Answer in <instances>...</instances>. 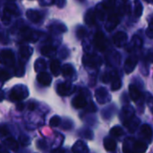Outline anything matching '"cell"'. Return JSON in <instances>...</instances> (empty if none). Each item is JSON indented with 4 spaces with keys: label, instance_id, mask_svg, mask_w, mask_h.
Here are the masks:
<instances>
[{
    "label": "cell",
    "instance_id": "44",
    "mask_svg": "<svg viewBox=\"0 0 153 153\" xmlns=\"http://www.w3.org/2000/svg\"><path fill=\"white\" fill-rule=\"evenodd\" d=\"M37 145H38V148L40 149V150H45V149L47 148V143H46V141H44V140H39V141H38Z\"/></svg>",
    "mask_w": 153,
    "mask_h": 153
},
{
    "label": "cell",
    "instance_id": "42",
    "mask_svg": "<svg viewBox=\"0 0 153 153\" xmlns=\"http://www.w3.org/2000/svg\"><path fill=\"white\" fill-rule=\"evenodd\" d=\"M146 35L151 38V39H153V21L151 22V24L149 25V27L147 28L146 30Z\"/></svg>",
    "mask_w": 153,
    "mask_h": 153
},
{
    "label": "cell",
    "instance_id": "37",
    "mask_svg": "<svg viewBox=\"0 0 153 153\" xmlns=\"http://www.w3.org/2000/svg\"><path fill=\"white\" fill-rule=\"evenodd\" d=\"M86 34H87V30H86V29L84 28V27H82V26H80L78 29H77V30H76V36H77V38L78 39H83L85 36H86Z\"/></svg>",
    "mask_w": 153,
    "mask_h": 153
},
{
    "label": "cell",
    "instance_id": "32",
    "mask_svg": "<svg viewBox=\"0 0 153 153\" xmlns=\"http://www.w3.org/2000/svg\"><path fill=\"white\" fill-rule=\"evenodd\" d=\"M139 124H140V120H139L138 118H136L135 117H134V118H133L126 126L128 128V130H129L131 133H134V132L137 129Z\"/></svg>",
    "mask_w": 153,
    "mask_h": 153
},
{
    "label": "cell",
    "instance_id": "28",
    "mask_svg": "<svg viewBox=\"0 0 153 153\" xmlns=\"http://www.w3.org/2000/svg\"><path fill=\"white\" fill-rule=\"evenodd\" d=\"M106 13H107V9L105 8V6H104L103 4H100L97 5L95 14H96V17H98L100 21H103L104 20L105 15H106Z\"/></svg>",
    "mask_w": 153,
    "mask_h": 153
},
{
    "label": "cell",
    "instance_id": "35",
    "mask_svg": "<svg viewBox=\"0 0 153 153\" xmlns=\"http://www.w3.org/2000/svg\"><path fill=\"white\" fill-rule=\"evenodd\" d=\"M50 29H51V30H52V31H54V32H57V33L65 32V31L67 30V28H66L64 24H62V23H60V24H56V25H53Z\"/></svg>",
    "mask_w": 153,
    "mask_h": 153
},
{
    "label": "cell",
    "instance_id": "40",
    "mask_svg": "<svg viewBox=\"0 0 153 153\" xmlns=\"http://www.w3.org/2000/svg\"><path fill=\"white\" fill-rule=\"evenodd\" d=\"M8 79H10V74L4 70H0V82H4Z\"/></svg>",
    "mask_w": 153,
    "mask_h": 153
},
{
    "label": "cell",
    "instance_id": "36",
    "mask_svg": "<svg viewBox=\"0 0 153 153\" xmlns=\"http://www.w3.org/2000/svg\"><path fill=\"white\" fill-rule=\"evenodd\" d=\"M116 75V73L115 72H109V73H105L103 75H102V77H101V80H102V82H105V83H108V82H109L112 79H113V77Z\"/></svg>",
    "mask_w": 153,
    "mask_h": 153
},
{
    "label": "cell",
    "instance_id": "49",
    "mask_svg": "<svg viewBox=\"0 0 153 153\" xmlns=\"http://www.w3.org/2000/svg\"><path fill=\"white\" fill-rule=\"evenodd\" d=\"M16 108H17V110L22 111V110L24 108V104H23V103H22V102L17 103V104H16Z\"/></svg>",
    "mask_w": 153,
    "mask_h": 153
},
{
    "label": "cell",
    "instance_id": "51",
    "mask_svg": "<svg viewBox=\"0 0 153 153\" xmlns=\"http://www.w3.org/2000/svg\"><path fill=\"white\" fill-rule=\"evenodd\" d=\"M4 99V93L2 90H0V101H2Z\"/></svg>",
    "mask_w": 153,
    "mask_h": 153
},
{
    "label": "cell",
    "instance_id": "52",
    "mask_svg": "<svg viewBox=\"0 0 153 153\" xmlns=\"http://www.w3.org/2000/svg\"><path fill=\"white\" fill-rule=\"evenodd\" d=\"M145 1H147L149 3H153V0H145Z\"/></svg>",
    "mask_w": 153,
    "mask_h": 153
},
{
    "label": "cell",
    "instance_id": "48",
    "mask_svg": "<svg viewBox=\"0 0 153 153\" xmlns=\"http://www.w3.org/2000/svg\"><path fill=\"white\" fill-rule=\"evenodd\" d=\"M55 1H56V5L59 8H63L65 5V4H66V0H55Z\"/></svg>",
    "mask_w": 153,
    "mask_h": 153
},
{
    "label": "cell",
    "instance_id": "39",
    "mask_svg": "<svg viewBox=\"0 0 153 153\" xmlns=\"http://www.w3.org/2000/svg\"><path fill=\"white\" fill-rule=\"evenodd\" d=\"M19 143H21L22 146H27L29 143H30V139L29 137L25 136V135H21L20 138H19Z\"/></svg>",
    "mask_w": 153,
    "mask_h": 153
},
{
    "label": "cell",
    "instance_id": "1",
    "mask_svg": "<svg viewBox=\"0 0 153 153\" xmlns=\"http://www.w3.org/2000/svg\"><path fill=\"white\" fill-rule=\"evenodd\" d=\"M148 149V144L143 141H136L134 138H127L124 143V151L126 152H145Z\"/></svg>",
    "mask_w": 153,
    "mask_h": 153
},
{
    "label": "cell",
    "instance_id": "3",
    "mask_svg": "<svg viewBox=\"0 0 153 153\" xmlns=\"http://www.w3.org/2000/svg\"><path fill=\"white\" fill-rule=\"evenodd\" d=\"M82 63L86 67L89 68H97L99 67L101 63H102V59L94 54H86L83 56L82 57Z\"/></svg>",
    "mask_w": 153,
    "mask_h": 153
},
{
    "label": "cell",
    "instance_id": "7",
    "mask_svg": "<svg viewBox=\"0 0 153 153\" xmlns=\"http://www.w3.org/2000/svg\"><path fill=\"white\" fill-rule=\"evenodd\" d=\"M56 91L60 96H63V97L69 96L74 93V86L70 82H60L56 87Z\"/></svg>",
    "mask_w": 153,
    "mask_h": 153
},
{
    "label": "cell",
    "instance_id": "19",
    "mask_svg": "<svg viewBox=\"0 0 153 153\" xmlns=\"http://www.w3.org/2000/svg\"><path fill=\"white\" fill-rule=\"evenodd\" d=\"M4 13L10 15V16L11 15H13V16H19L20 15V11H19L18 7L13 3L6 4L5 6H4Z\"/></svg>",
    "mask_w": 153,
    "mask_h": 153
},
{
    "label": "cell",
    "instance_id": "24",
    "mask_svg": "<svg viewBox=\"0 0 153 153\" xmlns=\"http://www.w3.org/2000/svg\"><path fill=\"white\" fill-rule=\"evenodd\" d=\"M61 65H60V62L59 60H52L51 63H50V70H51V73L55 75V76H58L60 74V72H61Z\"/></svg>",
    "mask_w": 153,
    "mask_h": 153
},
{
    "label": "cell",
    "instance_id": "26",
    "mask_svg": "<svg viewBox=\"0 0 153 153\" xmlns=\"http://www.w3.org/2000/svg\"><path fill=\"white\" fill-rule=\"evenodd\" d=\"M4 144L5 145V147L13 152H16L18 150V143L13 139V138H7L6 140H4Z\"/></svg>",
    "mask_w": 153,
    "mask_h": 153
},
{
    "label": "cell",
    "instance_id": "16",
    "mask_svg": "<svg viewBox=\"0 0 153 153\" xmlns=\"http://www.w3.org/2000/svg\"><path fill=\"white\" fill-rule=\"evenodd\" d=\"M26 15H27L28 19L34 23L40 22L42 20V14L39 11H36V10H32V9L28 10L26 12Z\"/></svg>",
    "mask_w": 153,
    "mask_h": 153
},
{
    "label": "cell",
    "instance_id": "31",
    "mask_svg": "<svg viewBox=\"0 0 153 153\" xmlns=\"http://www.w3.org/2000/svg\"><path fill=\"white\" fill-rule=\"evenodd\" d=\"M14 74L16 76L20 77V76H23L24 74H25V65H24V63L23 62H19L16 65H15V68H14Z\"/></svg>",
    "mask_w": 153,
    "mask_h": 153
},
{
    "label": "cell",
    "instance_id": "43",
    "mask_svg": "<svg viewBox=\"0 0 153 153\" xmlns=\"http://www.w3.org/2000/svg\"><path fill=\"white\" fill-rule=\"evenodd\" d=\"M82 133H83V136H84L86 139H89V140H92V139H93V136H94V135H93V133H92L91 130H88V129H87V130H84Z\"/></svg>",
    "mask_w": 153,
    "mask_h": 153
},
{
    "label": "cell",
    "instance_id": "21",
    "mask_svg": "<svg viewBox=\"0 0 153 153\" xmlns=\"http://www.w3.org/2000/svg\"><path fill=\"white\" fill-rule=\"evenodd\" d=\"M104 148L107 152H115L117 149V143L111 137H106L104 139Z\"/></svg>",
    "mask_w": 153,
    "mask_h": 153
},
{
    "label": "cell",
    "instance_id": "18",
    "mask_svg": "<svg viewBox=\"0 0 153 153\" xmlns=\"http://www.w3.org/2000/svg\"><path fill=\"white\" fill-rule=\"evenodd\" d=\"M141 135L144 140H147L149 143L152 142V129L149 125H143L141 127Z\"/></svg>",
    "mask_w": 153,
    "mask_h": 153
},
{
    "label": "cell",
    "instance_id": "9",
    "mask_svg": "<svg viewBox=\"0 0 153 153\" xmlns=\"http://www.w3.org/2000/svg\"><path fill=\"white\" fill-rule=\"evenodd\" d=\"M94 45L100 51H105L107 48V39L101 31H98L94 36Z\"/></svg>",
    "mask_w": 153,
    "mask_h": 153
},
{
    "label": "cell",
    "instance_id": "30",
    "mask_svg": "<svg viewBox=\"0 0 153 153\" xmlns=\"http://www.w3.org/2000/svg\"><path fill=\"white\" fill-rule=\"evenodd\" d=\"M143 6L139 0H134V14L135 17H140L143 14Z\"/></svg>",
    "mask_w": 153,
    "mask_h": 153
},
{
    "label": "cell",
    "instance_id": "29",
    "mask_svg": "<svg viewBox=\"0 0 153 153\" xmlns=\"http://www.w3.org/2000/svg\"><path fill=\"white\" fill-rule=\"evenodd\" d=\"M47 68V63L44 59L39 58L36 60L35 64H34V69L37 73H40L45 71Z\"/></svg>",
    "mask_w": 153,
    "mask_h": 153
},
{
    "label": "cell",
    "instance_id": "2",
    "mask_svg": "<svg viewBox=\"0 0 153 153\" xmlns=\"http://www.w3.org/2000/svg\"><path fill=\"white\" fill-rule=\"evenodd\" d=\"M28 95H29V91L26 86L16 85L11 90L9 93V99L12 101H21L26 99Z\"/></svg>",
    "mask_w": 153,
    "mask_h": 153
},
{
    "label": "cell",
    "instance_id": "13",
    "mask_svg": "<svg viewBox=\"0 0 153 153\" xmlns=\"http://www.w3.org/2000/svg\"><path fill=\"white\" fill-rule=\"evenodd\" d=\"M137 62H138V60L135 56H131L127 57L125 62V66H124L126 74H131L134 70V68L137 65Z\"/></svg>",
    "mask_w": 153,
    "mask_h": 153
},
{
    "label": "cell",
    "instance_id": "12",
    "mask_svg": "<svg viewBox=\"0 0 153 153\" xmlns=\"http://www.w3.org/2000/svg\"><path fill=\"white\" fill-rule=\"evenodd\" d=\"M120 22V15L117 14V13H113L111 14L108 19L107 20V22H106V30H113L119 23Z\"/></svg>",
    "mask_w": 153,
    "mask_h": 153
},
{
    "label": "cell",
    "instance_id": "6",
    "mask_svg": "<svg viewBox=\"0 0 153 153\" xmlns=\"http://www.w3.org/2000/svg\"><path fill=\"white\" fill-rule=\"evenodd\" d=\"M95 97H96V100L100 104H106V103L110 102V100H111V96H110L109 92L104 87H100L96 90Z\"/></svg>",
    "mask_w": 153,
    "mask_h": 153
},
{
    "label": "cell",
    "instance_id": "33",
    "mask_svg": "<svg viewBox=\"0 0 153 153\" xmlns=\"http://www.w3.org/2000/svg\"><path fill=\"white\" fill-rule=\"evenodd\" d=\"M121 87H122L121 79L118 76L115 75L113 77V79L111 80V89H112V91H118Z\"/></svg>",
    "mask_w": 153,
    "mask_h": 153
},
{
    "label": "cell",
    "instance_id": "38",
    "mask_svg": "<svg viewBox=\"0 0 153 153\" xmlns=\"http://www.w3.org/2000/svg\"><path fill=\"white\" fill-rule=\"evenodd\" d=\"M60 123H61V119H60V117H57V116L53 117L50 119V121H49V125H50V126H52V127H56V126H58L60 125Z\"/></svg>",
    "mask_w": 153,
    "mask_h": 153
},
{
    "label": "cell",
    "instance_id": "5",
    "mask_svg": "<svg viewBox=\"0 0 153 153\" xmlns=\"http://www.w3.org/2000/svg\"><path fill=\"white\" fill-rule=\"evenodd\" d=\"M20 34L22 37V39L28 42H35L38 40L39 37V33L37 30H34L28 27L22 28L20 31Z\"/></svg>",
    "mask_w": 153,
    "mask_h": 153
},
{
    "label": "cell",
    "instance_id": "22",
    "mask_svg": "<svg viewBox=\"0 0 153 153\" xmlns=\"http://www.w3.org/2000/svg\"><path fill=\"white\" fill-rule=\"evenodd\" d=\"M73 152L77 153H82V152H89V149L86 145V143L82 141H78L74 143V145L73 146Z\"/></svg>",
    "mask_w": 153,
    "mask_h": 153
},
{
    "label": "cell",
    "instance_id": "20",
    "mask_svg": "<svg viewBox=\"0 0 153 153\" xmlns=\"http://www.w3.org/2000/svg\"><path fill=\"white\" fill-rule=\"evenodd\" d=\"M61 72H62L63 76L65 78H74V74H75V71H74L73 65L70 64L64 65V66L61 69Z\"/></svg>",
    "mask_w": 153,
    "mask_h": 153
},
{
    "label": "cell",
    "instance_id": "15",
    "mask_svg": "<svg viewBox=\"0 0 153 153\" xmlns=\"http://www.w3.org/2000/svg\"><path fill=\"white\" fill-rule=\"evenodd\" d=\"M37 81L39 82V84L43 85V86H49L51 84L52 82V78L50 76V74H48L46 72H40L39 73V74L37 75Z\"/></svg>",
    "mask_w": 153,
    "mask_h": 153
},
{
    "label": "cell",
    "instance_id": "10",
    "mask_svg": "<svg viewBox=\"0 0 153 153\" xmlns=\"http://www.w3.org/2000/svg\"><path fill=\"white\" fill-rule=\"evenodd\" d=\"M134 108L130 106L124 108L120 115L121 121L123 122L125 126H126L134 118Z\"/></svg>",
    "mask_w": 153,
    "mask_h": 153
},
{
    "label": "cell",
    "instance_id": "17",
    "mask_svg": "<svg viewBox=\"0 0 153 153\" xmlns=\"http://www.w3.org/2000/svg\"><path fill=\"white\" fill-rule=\"evenodd\" d=\"M73 106L77 109L85 108L87 106V100H86L85 96L82 95V94H80V95L76 96L73 100Z\"/></svg>",
    "mask_w": 153,
    "mask_h": 153
},
{
    "label": "cell",
    "instance_id": "46",
    "mask_svg": "<svg viewBox=\"0 0 153 153\" xmlns=\"http://www.w3.org/2000/svg\"><path fill=\"white\" fill-rule=\"evenodd\" d=\"M54 2H55V0H39V4L43 6L51 5Z\"/></svg>",
    "mask_w": 153,
    "mask_h": 153
},
{
    "label": "cell",
    "instance_id": "4",
    "mask_svg": "<svg viewBox=\"0 0 153 153\" xmlns=\"http://www.w3.org/2000/svg\"><path fill=\"white\" fill-rule=\"evenodd\" d=\"M0 63L8 67L14 65V55L11 49H3L0 51Z\"/></svg>",
    "mask_w": 153,
    "mask_h": 153
},
{
    "label": "cell",
    "instance_id": "14",
    "mask_svg": "<svg viewBox=\"0 0 153 153\" xmlns=\"http://www.w3.org/2000/svg\"><path fill=\"white\" fill-rule=\"evenodd\" d=\"M143 46V39L141 37L137 36V35H134L131 40V42L129 43L128 47H127V51L131 52V51H134V50H136V49H139L141 48Z\"/></svg>",
    "mask_w": 153,
    "mask_h": 153
},
{
    "label": "cell",
    "instance_id": "25",
    "mask_svg": "<svg viewBox=\"0 0 153 153\" xmlns=\"http://www.w3.org/2000/svg\"><path fill=\"white\" fill-rule=\"evenodd\" d=\"M95 20H96V14L95 12L92 9H90L84 17V21L86 22V24H88L89 26H92L95 23Z\"/></svg>",
    "mask_w": 153,
    "mask_h": 153
},
{
    "label": "cell",
    "instance_id": "27",
    "mask_svg": "<svg viewBox=\"0 0 153 153\" xmlns=\"http://www.w3.org/2000/svg\"><path fill=\"white\" fill-rule=\"evenodd\" d=\"M32 52H33L32 48H30L29 46H22L20 48V56L24 59L30 58V56L32 55Z\"/></svg>",
    "mask_w": 153,
    "mask_h": 153
},
{
    "label": "cell",
    "instance_id": "45",
    "mask_svg": "<svg viewBox=\"0 0 153 153\" xmlns=\"http://www.w3.org/2000/svg\"><path fill=\"white\" fill-rule=\"evenodd\" d=\"M2 21H3V22L4 24H8L10 22V21H11V16L4 13L3 15H2Z\"/></svg>",
    "mask_w": 153,
    "mask_h": 153
},
{
    "label": "cell",
    "instance_id": "53",
    "mask_svg": "<svg viewBox=\"0 0 153 153\" xmlns=\"http://www.w3.org/2000/svg\"><path fill=\"white\" fill-rule=\"evenodd\" d=\"M6 1H9V2H13V1H15V0H6Z\"/></svg>",
    "mask_w": 153,
    "mask_h": 153
},
{
    "label": "cell",
    "instance_id": "41",
    "mask_svg": "<svg viewBox=\"0 0 153 153\" xmlns=\"http://www.w3.org/2000/svg\"><path fill=\"white\" fill-rule=\"evenodd\" d=\"M146 101H147V104H148V107H149V108L151 109L152 113L153 114V96H152L150 93H147Z\"/></svg>",
    "mask_w": 153,
    "mask_h": 153
},
{
    "label": "cell",
    "instance_id": "8",
    "mask_svg": "<svg viewBox=\"0 0 153 153\" xmlns=\"http://www.w3.org/2000/svg\"><path fill=\"white\" fill-rule=\"evenodd\" d=\"M129 94H130V98L132 99V100H134L138 106L143 103L144 101L143 95L135 85L131 84L129 86Z\"/></svg>",
    "mask_w": 153,
    "mask_h": 153
},
{
    "label": "cell",
    "instance_id": "23",
    "mask_svg": "<svg viewBox=\"0 0 153 153\" xmlns=\"http://www.w3.org/2000/svg\"><path fill=\"white\" fill-rule=\"evenodd\" d=\"M41 54L48 57H53L56 54V48L54 46L48 45L41 48Z\"/></svg>",
    "mask_w": 153,
    "mask_h": 153
},
{
    "label": "cell",
    "instance_id": "34",
    "mask_svg": "<svg viewBox=\"0 0 153 153\" xmlns=\"http://www.w3.org/2000/svg\"><path fill=\"white\" fill-rule=\"evenodd\" d=\"M110 134L114 137H121L124 134V130L120 126H114L110 130Z\"/></svg>",
    "mask_w": 153,
    "mask_h": 153
},
{
    "label": "cell",
    "instance_id": "11",
    "mask_svg": "<svg viewBox=\"0 0 153 153\" xmlns=\"http://www.w3.org/2000/svg\"><path fill=\"white\" fill-rule=\"evenodd\" d=\"M127 34L124 31H117L113 37V42L117 48L124 47L127 42Z\"/></svg>",
    "mask_w": 153,
    "mask_h": 153
},
{
    "label": "cell",
    "instance_id": "47",
    "mask_svg": "<svg viewBox=\"0 0 153 153\" xmlns=\"http://www.w3.org/2000/svg\"><path fill=\"white\" fill-rule=\"evenodd\" d=\"M7 134H8V131H7L6 127H4V126H0V138L5 136V135H7Z\"/></svg>",
    "mask_w": 153,
    "mask_h": 153
},
{
    "label": "cell",
    "instance_id": "50",
    "mask_svg": "<svg viewBox=\"0 0 153 153\" xmlns=\"http://www.w3.org/2000/svg\"><path fill=\"white\" fill-rule=\"evenodd\" d=\"M35 108H36V105H35V103H33V102H30V103L28 105V109H29V110H30V111L34 110V109H35Z\"/></svg>",
    "mask_w": 153,
    "mask_h": 153
}]
</instances>
